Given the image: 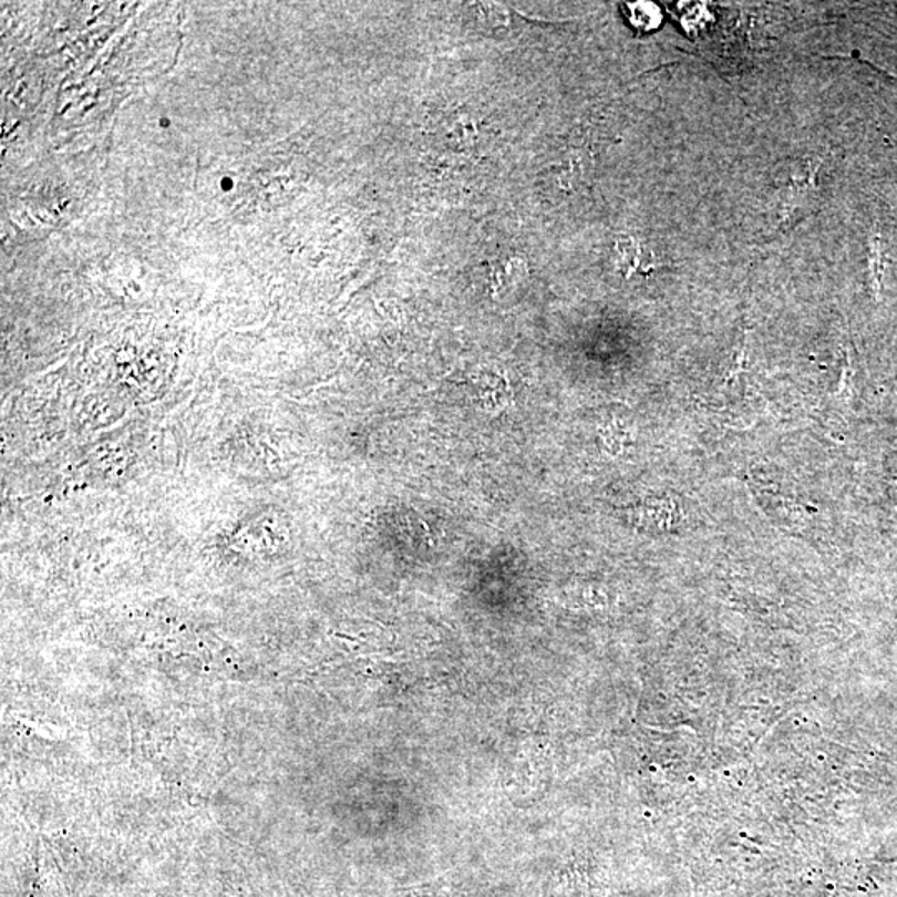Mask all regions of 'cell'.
Instances as JSON below:
<instances>
[{"label":"cell","mask_w":897,"mask_h":897,"mask_svg":"<svg viewBox=\"0 0 897 897\" xmlns=\"http://www.w3.org/2000/svg\"><path fill=\"white\" fill-rule=\"evenodd\" d=\"M233 186H235V183H233V179L228 178V176H225V178L221 179L223 192H228V189H231Z\"/></svg>","instance_id":"obj_1"},{"label":"cell","mask_w":897,"mask_h":897,"mask_svg":"<svg viewBox=\"0 0 897 897\" xmlns=\"http://www.w3.org/2000/svg\"><path fill=\"white\" fill-rule=\"evenodd\" d=\"M159 125H162V126H163V128H168V126H169V120H168V118H162V120H159Z\"/></svg>","instance_id":"obj_2"}]
</instances>
